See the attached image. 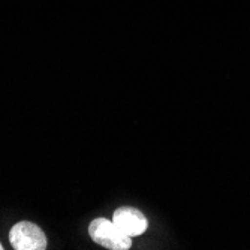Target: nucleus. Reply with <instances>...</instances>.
Segmentation results:
<instances>
[{"mask_svg":"<svg viewBox=\"0 0 250 250\" xmlns=\"http://www.w3.org/2000/svg\"><path fill=\"white\" fill-rule=\"evenodd\" d=\"M112 222H114L119 228L127 234L129 237H136L146 232L148 222L146 216L133 207H120L114 211L112 216Z\"/></svg>","mask_w":250,"mask_h":250,"instance_id":"nucleus-3","label":"nucleus"},{"mask_svg":"<svg viewBox=\"0 0 250 250\" xmlns=\"http://www.w3.org/2000/svg\"><path fill=\"white\" fill-rule=\"evenodd\" d=\"M92 240L111 250H127L132 246V237L125 234L119 226L105 217L95 219L88 226Z\"/></svg>","mask_w":250,"mask_h":250,"instance_id":"nucleus-1","label":"nucleus"},{"mask_svg":"<svg viewBox=\"0 0 250 250\" xmlns=\"http://www.w3.org/2000/svg\"><path fill=\"white\" fill-rule=\"evenodd\" d=\"M9 241L15 250H45L47 235L32 222H18L9 231Z\"/></svg>","mask_w":250,"mask_h":250,"instance_id":"nucleus-2","label":"nucleus"},{"mask_svg":"<svg viewBox=\"0 0 250 250\" xmlns=\"http://www.w3.org/2000/svg\"><path fill=\"white\" fill-rule=\"evenodd\" d=\"M2 249H3V247H2V243H0V250H2Z\"/></svg>","mask_w":250,"mask_h":250,"instance_id":"nucleus-4","label":"nucleus"}]
</instances>
